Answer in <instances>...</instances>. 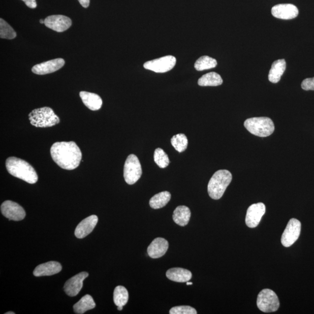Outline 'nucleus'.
Instances as JSON below:
<instances>
[{
  "mask_svg": "<svg viewBox=\"0 0 314 314\" xmlns=\"http://www.w3.org/2000/svg\"><path fill=\"white\" fill-rule=\"evenodd\" d=\"M50 153L54 161L63 169H75L81 162L82 152L73 142L54 143L51 147Z\"/></svg>",
  "mask_w": 314,
  "mask_h": 314,
  "instance_id": "nucleus-1",
  "label": "nucleus"
},
{
  "mask_svg": "<svg viewBox=\"0 0 314 314\" xmlns=\"http://www.w3.org/2000/svg\"><path fill=\"white\" fill-rule=\"evenodd\" d=\"M6 168L12 176L30 184H36L38 175L33 166L25 160L11 157L6 159Z\"/></svg>",
  "mask_w": 314,
  "mask_h": 314,
  "instance_id": "nucleus-2",
  "label": "nucleus"
},
{
  "mask_svg": "<svg viewBox=\"0 0 314 314\" xmlns=\"http://www.w3.org/2000/svg\"><path fill=\"white\" fill-rule=\"evenodd\" d=\"M232 180L231 173L227 170H219L215 173L208 185L210 197L214 200L220 199Z\"/></svg>",
  "mask_w": 314,
  "mask_h": 314,
  "instance_id": "nucleus-3",
  "label": "nucleus"
},
{
  "mask_svg": "<svg viewBox=\"0 0 314 314\" xmlns=\"http://www.w3.org/2000/svg\"><path fill=\"white\" fill-rule=\"evenodd\" d=\"M32 126L37 127H48L60 123L59 117L50 107L35 109L29 114Z\"/></svg>",
  "mask_w": 314,
  "mask_h": 314,
  "instance_id": "nucleus-4",
  "label": "nucleus"
},
{
  "mask_svg": "<svg viewBox=\"0 0 314 314\" xmlns=\"http://www.w3.org/2000/svg\"><path fill=\"white\" fill-rule=\"evenodd\" d=\"M246 129L254 135L265 137L271 135L275 130L273 121L267 117H255L246 120Z\"/></svg>",
  "mask_w": 314,
  "mask_h": 314,
  "instance_id": "nucleus-5",
  "label": "nucleus"
},
{
  "mask_svg": "<svg viewBox=\"0 0 314 314\" xmlns=\"http://www.w3.org/2000/svg\"><path fill=\"white\" fill-rule=\"evenodd\" d=\"M257 305L262 312L272 313L277 312L280 303L277 294L273 290L265 289L258 294Z\"/></svg>",
  "mask_w": 314,
  "mask_h": 314,
  "instance_id": "nucleus-6",
  "label": "nucleus"
},
{
  "mask_svg": "<svg viewBox=\"0 0 314 314\" xmlns=\"http://www.w3.org/2000/svg\"><path fill=\"white\" fill-rule=\"evenodd\" d=\"M142 175V166L137 156L130 155L127 157L124 165L125 180L130 185L135 184Z\"/></svg>",
  "mask_w": 314,
  "mask_h": 314,
  "instance_id": "nucleus-7",
  "label": "nucleus"
},
{
  "mask_svg": "<svg viewBox=\"0 0 314 314\" xmlns=\"http://www.w3.org/2000/svg\"><path fill=\"white\" fill-rule=\"evenodd\" d=\"M301 228L302 224L299 220L295 219H291L282 236V244L285 248H289L292 246L299 238Z\"/></svg>",
  "mask_w": 314,
  "mask_h": 314,
  "instance_id": "nucleus-8",
  "label": "nucleus"
},
{
  "mask_svg": "<svg viewBox=\"0 0 314 314\" xmlns=\"http://www.w3.org/2000/svg\"><path fill=\"white\" fill-rule=\"evenodd\" d=\"M176 63L175 57L167 56L146 62L144 64V68L157 73H165L172 69Z\"/></svg>",
  "mask_w": 314,
  "mask_h": 314,
  "instance_id": "nucleus-9",
  "label": "nucleus"
},
{
  "mask_svg": "<svg viewBox=\"0 0 314 314\" xmlns=\"http://www.w3.org/2000/svg\"><path fill=\"white\" fill-rule=\"evenodd\" d=\"M1 213L9 220L19 221L25 219V211L20 205L14 201L7 200L1 206Z\"/></svg>",
  "mask_w": 314,
  "mask_h": 314,
  "instance_id": "nucleus-10",
  "label": "nucleus"
},
{
  "mask_svg": "<svg viewBox=\"0 0 314 314\" xmlns=\"http://www.w3.org/2000/svg\"><path fill=\"white\" fill-rule=\"evenodd\" d=\"M265 204L262 203L253 204L250 206L247 211L246 223L251 228H254L258 225L265 213Z\"/></svg>",
  "mask_w": 314,
  "mask_h": 314,
  "instance_id": "nucleus-11",
  "label": "nucleus"
},
{
  "mask_svg": "<svg viewBox=\"0 0 314 314\" xmlns=\"http://www.w3.org/2000/svg\"><path fill=\"white\" fill-rule=\"evenodd\" d=\"M46 27L57 32H63L71 27V19L64 15H51L44 19Z\"/></svg>",
  "mask_w": 314,
  "mask_h": 314,
  "instance_id": "nucleus-12",
  "label": "nucleus"
},
{
  "mask_svg": "<svg viewBox=\"0 0 314 314\" xmlns=\"http://www.w3.org/2000/svg\"><path fill=\"white\" fill-rule=\"evenodd\" d=\"M88 276V272H82L67 281L63 286L64 291L67 295L70 297L78 295L83 287V281Z\"/></svg>",
  "mask_w": 314,
  "mask_h": 314,
  "instance_id": "nucleus-13",
  "label": "nucleus"
},
{
  "mask_svg": "<svg viewBox=\"0 0 314 314\" xmlns=\"http://www.w3.org/2000/svg\"><path fill=\"white\" fill-rule=\"evenodd\" d=\"M64 65H65V61L63 59H56L37 64L32 68L31 71L37 75H46L57 71L62 68Z\"/></svg>",
  "mask_w": 314,
  "mask_h": 314,
  "instance_id": "nucleus-14",
  "label": "nucleus"
},
{
  "mask_svg": "<svg viewBox=\"0 0 314 314\" xmlns=\"http://www.w3.org/2000/svg\"><path fill=\"white\" fill-rule=\"evenodd\" d=\"M271 12L274 17L285 20L295 18L299 15L298 8L291 4L275 5L272 7Z\"/></svg>",
  "mask_w": 314,
  "mask_h": 314,
  "instance_id": "nucleus-15",
  "label": "nucleus"
},
{
  "mask_svg": "<svg viewBox=\"0 0 314 314\" xmlns=\"http://www.w3.org/2000/svg\"><path fill=\"white\" fill-rule=\"evenodd\" d=\"M98 222V217L93 215L83 220L76 227L75 235L77 238L83 239L88 236Z\"/></svg>",
  "mask_w": 314,
  "mask_h": 314,
  "instance_id": "nucleus-16",
  "label": "nucleus"
},
{
  "mask_svg": "<svg viewBox=\"0 0 314 314\" xmlns=\"http://www.w3.org/2000/svg\"><path fill=\"white\" fill-rule=\"evenodd\" d=\"M169 248L167 240L161 238H156L153 240L147 249V252L150 257L158 258L165 254Z\"/></svg>",
  "mask_w": 314,
  "mask_h": 314,
  "instance_id": "nucleus-17",
  "label": "nucleus"
},
{
  "mask_svg": "<svg viewBox=\"0 0 314 314\" xmlns=\"http://www.w3.org/2000/svg\"><path fill=\"white\" fill-rule=\"evenodd\" d=\"M62 270V265L56 261H50L38 265L34 269L33 275L35 277L51 276Z\"/></svg>",
  "mask_w": 314,
  "mask_h": 314,
  "instance_id": "nucleus-18",
  "label": "nucleus"
},
{
  "mask_svg": "<svg viewBox=\"0 0 314 314\" xmlns=\"http://www.w3.org/2000/svg\"><path fill=\"white\" fill-rule=\"evenodd\" d=\"M166 276L169 280L176 283H185L190 281L192 278V274L190 271L181 268L169 269L166 272Z\"/></svg>",
  "mask_w": 314,
  "mask_h": 314,
  "instance_id": "nucleus-19",
  "label": "nucleus"
},
{
  "mask_svg": "<svg viewBox=\"0 0 314 314\" xmlns=\"http://www.w3.org/2000/svg\"><path fill=\"white\" fill-rule=\"evenodd\" d=\"M80 97L86 107L92 111L100 110L102 104L101 98L97 94L87 92H80Z\"/></svg>",
  "mask_w": 314,
  "mask_h": 314,
  "instance_id": "nucleus-20",
  "label": "nucleus"
},
{
  "mask_svg": "<svg viewBox=\"0 0 314 314\" xmlns=\"http://www.w3.org/2000/svg\"><path fill=\"white\" fill-rule=\"evenodd\" d=\"M286 63L284 59L278 60L272 63L269 72L268 79L271 82L277 83L280 81L286 69Z\"/></svg>",
  "mask_w": 314,
  "mask_h": 314,
  "instance_id": "nucleus-21",
  "label": "nucleus"
},
{
  "mask_svg": "<svg viewBox=\"0 0 314 314\" xmlns=\"http://www.w3.org/2000/svg\"><path fill=\"white\" fill-rule=\"evenodd\" d=\"M191 212L190 209L185 206H178L173 214V220L175 223L181 226L187 225L190 220Z\"/></svg>",
  "mask_w": 314,
  "mask_h": 314,
  "instance_id": "nucleus-22",
  "label": "nucleus"
},
{
  "mask_svg": "<svg viewBox=\"0 0 314 314\" xmlns=\"http://www.w3.org/2000/svg\"><path fill=\"white\" fill-rule=\"evenodd\" d=\"M95 307V303L94 299L89 294H86L73 306V310L77 314H83Z\"/></svg>",
  "mask_w": 314,
  "mask_h": 314,
  "instance_id": "nucleus-23",
  "label": "nucleus"
},
{
  "mask_svg": "<svg viewBox=\"0 0 314 314\" xmlns=\"http://www.w3.org/2000/svg\"><path fill=\"white\" fill-rule=\"evenodd\" d=\"M171 194L168 191H162L154 195L150 199L149 204L153 209H159L165 207L171 200Z\"/></svg>",
  "mask_w": 314,
  "mask_h": 314,
  "instance_id": "nucleus-24",
  "label": "nucleus"
},
{
  "mask_svg": "<svg viewBox=\"0 0 314 314\" xmlns=\"http://www.w3.org/2000/svg\"><path fill=\"white\" fill-rule=\"evenodd\" d=\"M223 80L216 72H210L203 75L198 79V84L200 86H218L222 84Z\"/></svg>",
  "mask_w": 314,
  "mask_h": 314,
  "instance_id": "nucleus-25",
  "label": "nucleus"
},
{
  "mask_svg": "<svg viewBox=\"0 0 314 314\" xmlns=\"http://www.w3.org/2000/svg\"><path fill=\"white\" fill-rule=\"evenodd\" d=\"M129 300V293L126 288L118 286L115 287L114 291V302L117 307L125 306Z\"/></svg>",
  "mask_w": 314,
  "mask_h": 314,
  "instance_id": "nucleus-26",
  "label": "nucleus"
},
{
  "mask_svg": "<svg viewBox=\"0 0 314 314\" xmlns=\"http://www.w3.org/2000/svg\"><path fill=\"white\" fill-rule=\"evenodd\" d=\"M217 65L216 60L208 56H203L198 59L194 64V68L198 71L215 68Z\"/></svg>",
  "mask_w": 314,
  "mask_h": 314,
  "instance_id": "nucleus-27",
  "label": "nucleus"
},
{
  "mask_svg": "<svg viewBox=\"0 0 314 314\" xmlns=\"http://www.w3.org/2000/svg\"><path fill=\"white\" fill-rule=\"evenodd\" d=\"M171 144L176 151L182 153L187 150L188 140L184 134H178L172 137Z\"/></svg>",
  "mask_w": 314,
  "mask_h": 314,
  "instance_id": "nucleus-28",
  "label": "nucleus"
},
{
  "mask_svg": "<svg viewBox=\"0 0 314 314\" xmlns=\"http://www.w3.org/2000/svg\"><path fill=\"white\" fill-rule=\"evenodd\" d=\"M17 36L14 29H13L4 19H0V37L1 38L11 40Z\"/></svg>",
  "mask_w": 314,
  "mask_h": 314,
  "instance_id": "nucleus-29",
  "label": "nucleus"
},
{
  "mask_svg": "<svg viewBox=\"0 0 314 314\" xmlns=\"http://www.w3.org/2000/svg\"><path fill=\"white\" fill-rule=\"evenodd\" d=\"M154 159L157 165L161 168L167 167L169 164V159L168 156L161 149L158 148L155 150L154 155Z\"/></svg>",
  "mask_w": 314,
  "mask_h": 314,
  "instance_id": "nucleus-30",
  "label": "nucleus"
},
{
  "mask_svg": "<svg viewBox=\"0 0 314 314\" xmlns=\"http://www.w3.org/2000/svg\"><path fill=\"white\" fill-rule=\"evenodd\" d=\"M169 314H196L197 311L193 307L188 306H182L172 307L170 310Z\"/></svg>",
  "mask_w": 314,
  "mask_h": 314,
  "instance_id": "nucleus-31",
  "label": "nucleus"
},
{
  "mask_svg": "<svg viewBox=\"0 0 314 314\" xmlns=\"http://www.w3.org/2000/svg\"><path fill=\"white\" fill-rule=\"evenodd\" d=\"M302 88L304 91H314V77L307 78L302 82Z\"/></svg>",
  "mask_w": 314,
  "mask_h": 314,
  "instance_id": "nucleus-32",
  "label": "nucleus"
},
{
  "mask_svg": "<svg viewBox=\"0 0 314 314\" xmlns=\"http://www.w3.org/2000/svg\"><path fill=\"white\" fill-rule=\"evenodd\" d=\"M22 1H23L29 8L32 9L36 8L37 4L36 0H22Z\"/></svg>",
  "mask_w": 314,
  "mask_h": 314,
  "instance_id": "nucleus-33",
  "label": "nucleus"
},
{
  "mask_svg": "<svg viewBox=\"0 0 314 314\" xmlns=\"http://www.w3.org/2000/svg\"><path fill=\"white\" fill-rule=\"evenodd\" d=\"M80 4L84 8H88L90 4V0H78Z\"/></svg>",
  "mask_w": 314,
  "mask_h": 314,
  "instance_id": "nucleus-34",
  "label": "nucleus"
},
{
  "mask_svg": "<svg viewBox=\"0 0 314 314\" xmlns=\"http://www.w3.org/2000/svg\"><path fill=\"white\" fill-rule=\"evenodd\" d=\"M123 307H123V306L118 307V310H119V311L123 310Z\"/></svg>",
  "mask_w": 314,
  "mask_h": 314,
  "instance_id": "nucleus-35",
  "label": "nucleus"
},
{
  "mask_svg": "<svg viewBox=\"0 0 314 314\" xmlns=\"http://www.w3.org/2000/svg\"><path fill=\"white\" fill-rule=\"evenodd\" d=\"M44 22H45V21L43 20V19H41V20H40V23L41 24H44Z\"/></svg>",
  "mask_w": 314,
  "mask_h": 314,
  "instance_id": "nucleus-36",
  "label": "nucleus"
},
{
  "mask_svg": "<svg viewBox=\"0 0 314 314\" xmlns=\"http://www.w3.org/2000/svg\"><path fill=\"white\" fill-rule=\"evenodd\" d=\"M5 314H15V313H13V312H7Z\"/></svg>",
  "mask_w": 314,
  "mask_h": 314,
  "instance_id": "nucleus-37",
  "label": "nucleus"
},
{
  "mask_svg": "<svg viewBox=\"0 0 314 314\" xmlns=\"http://www.w3.org/2000/svg\"><path fill=\"white\" fill-rule=\"evenodd\" d=\"M192 284H193V283H188V282H187V285H191Z\"/></svg>",
  "mask_w": 314,
  "mask_h": 314,
  "instance_id": "nucleus-38",
  "label": "nucleus"
}]
</instances>
